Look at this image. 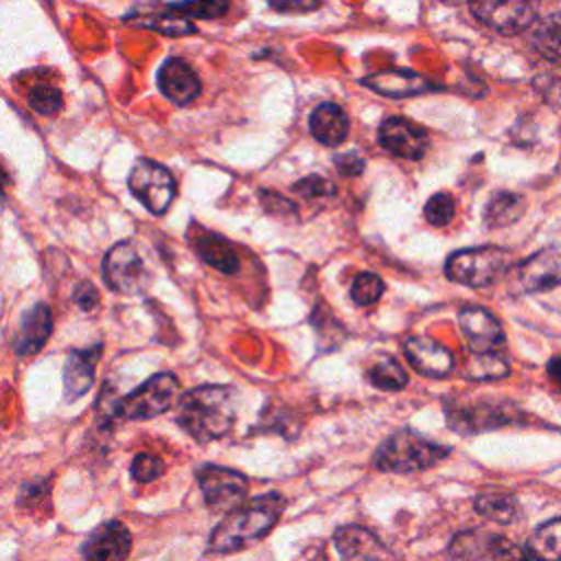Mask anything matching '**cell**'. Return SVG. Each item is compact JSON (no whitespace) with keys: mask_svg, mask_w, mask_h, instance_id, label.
Instances as JSON below:
<instances>
[{"mask_svg":"<svg viewBox=\"0 0 561 561\" xmlns=\"http://www.w3.org/2000/svg\"><path fill=\"white\" fill-rule=\"evenodd\" d=\"M283 508L285 497L276 491L243 502L239 508L226 513V517L215 526L208 539V550L217 554H228L252 546L274 528Z\"/></svg>","mask_w":561,"mask_h":561,"instance_id":"6da1fadb","label":"cell"},{"mask_svg":"<svg viewBox=\"0 0 561 561\" xmlns=\"http://www.w3.org/2000/svg\"><path fill=\"white\" fill-rule=\"evenodd\" d=\"M178 425L197 440H217L234 423V390L206 383L184 392L175 412Z\"/></svg>","mask_w":561,"mask_h":561,"instance_id":"7a4b0ae2","label":"cell"},{"mask_svg":"<svg viewBox=\"0 0 561 561\" xmlns=\"http://www.w3.org/2000/svg\"><path fill=\"white\" fill-rule=\"evenodd\" d=\"M447 454L449 447L438 445L414 430H399L377 447L375 467L388 473H414L438 465Z\"/></svg>","mask_w":561,"mask_h":561,"instance_id":"3957f363","label":"cell"},{"mask_svg":"<svg viewBox=\"0 0 561 561\" xmlns=\"http://www.w3.org/2000/svg\"><path fill=\"white\" fill-rule=\"evenodd\" d=\"M178 386H180V381L173 373L151 375L136 390L121 397L112 405L110 416H118L125 421H147L158 414H164L175 401Z\"/></svg>","mask_w":561,"mask_h":561,"instance_id":"277c9868","label":"cell"},{"mask_svg":"<svg viewBox=\"0 0 561 561\" xmlns=\"http://www.w3.org/2000/svg\"><path fill=\"white\" fill-rule=\"evenodd\" d=\"M508 265V252L495 245H478L456 250L447 263L445 274L449 280L469 285V287H486L495 283Z\"/></svg>","mask_w":561,"mask_h":561,"instance_id":"5b68a950","label":"cell"},{"mask_svg":"<svg viewBox=\"0 0 561 561\" xmlns=\"http://www.w3.org/2000/svg\"><path fill=\"white\" fill-rule=\"evenodd\" d=\"M129 191L149 213L164 215L175 197V180L167 167L140 158L129 173Z\"/></svg>","mask_w":561,"mask_h":561,"instance_id":"8992f818","label":"cell"},{"mask_svg":"<svg viewBox=\"0 0 561 561\" xmlns=\"http://www.w3.org/2000/svg\"><path fill=\"white\" fill-rule=\"evenodd\" d=\"M197 484L204 502L215 513H230L245 502L248 478L234 469L204 465L197 469Z\"/></svg>","mask_w":561,"mask_h":561,"instance_id":"52a82bcc","label":"cell"},{"mask_svg":"<svg viewBox=\"0 0 561 561\" xmlns=\"http://www.w3.org/2000/svg\"><path fill=\"white\" fill-rule=\"evenodd\" d=\"M469 9L500 35H517L535 22L533 0H469Z\"/></svg>","mask_w":561,"mask_h":561,"instance_id":"ba28073f","label":"cell"},{"mask_svg":"<svg viewBox=\"0 0 561 561\" xmlns=\"http://www.w3.org/2000/svg\"><path fill=\"white\" fill-rule=\"evenodd\" d=\"M561 285V250L543 248L511 272V287L522 294L546 291Z\"/></svg>","mask_w":561,"mask_h":561,"instance_id":"9c48e42d","label":"cell"},{"mask_svg":"<svg viewBox=\"0 0 561 561\" xmlns=\"http://www.w3.org/2000/svg\"><path fill=\"white\" fill-rule=\"evenodd\" d=\"M147 274L138 250L129 241H121L107 250L103 259V280L118 294H134L142 287Z\"/></svg>","mask_w":561,"mask_h":561,"instance_id":"30bf717a","label":"cell"},{"mask_svg":"<svg viewBox=\"0 0 561 561\" xmlns=\"http://www.w3.org/2000/svg\"><path fill=\"white\" fill-rule=\"evenodd\" d=\"M333 543L342 561H401V557L373 530L357 524L335 528Z\"/></svg>","mask_w":561,"mask_h":561,"instance_id":"8fae6325","label":"cell"},{"mask_svg":"<svg viewBox=\"0 0 561 561\" xmlns=\"http://www.w3.org/2000/svg\"><path fill=\"white\" fill-rule=\"evenodd\" d=\"M131 552V533L118 522L99 524L81 543L83 561H127Z\"/></svg>","mask_w":561,"mask_h":561,"instance_id":"7c38bea8","label":"cell"},{"mask_svg":"<svg viewBox=\"0 0 561 561\" xmlns=\"http://www.w3.org/2000/svg\"><path fill=\"white\" fill-rule=\"evenodd\" d=\"M377 138L386 151H390L397 158H405V160H421L430 145L427 131L401 116L386 118L379 125Z\"/></svg>","mask_w":561,"mask_h":561,"instance_id":"4fadbf2b","label":"cell"},{"mask_svg":"<svg viewBox=\"0 0 561 561\" xmlns=\"http://www.w3.org/2000/svg\"><path fill=\"white\" fill-rule=\"evenodd\" d=\"M517 416L515 410L506 403H473V405H447L449 425L462 434L486 432L506 423H513Z\"/></svg>","mask_w":561,"mask_h":561,"instance_id":"5bb4252c","label":"cell"},{"mask_svg":"<svg viewBox=\"0 0 561 561\" xmlns=\"http://www.w3.org/2000/svg\"><path fill=\"white\" fill-rule=\"evenodd\" d=\"M458 322L471 353H500L504 331L491 311L482 307H465L458 313Z\"/></svg>","mask_w":561,"mask_h":561,"instance_id":"9a60e30c","label":"cell"},{"mask_svg":"<svg viewBox=\"0 0 561 561\" xmlns=\"http://www.w3.org/2000/svg\"><path fill=\"white\" fill-rule=\"evenodd\" d=\"M403 355L416 373L432 377V379L447 377L456 364L454 355L447 346H443L436 340L425 337V335H410L403 342Z\"/></svg>","mask_w":561,"mask_h":561,"instance_id":"2e32d148","label":"cell"},{"mask_svg":"<svg viewBox=\"0 0 561 561\" xmlns=\"http://www.w3.org/2000/svg\"><path fill=\"white\" fill-rule=\"evenodd\" d=\"M158 88L171 103L186 105L199 96L202 81L184 59L169 57L158 70Z\"/></svg>","mask_w":561,"mask_h":561,"instance_id":"e0dca14e","label":"cell"},{"mask_svg":"<svg viewBox=\"0 0 561 561\" xmlns=\"http://www.w3.org/2000/svg\"><path fill=\"white\" fill-rule=\"evenodd\" d=\"M53 333V313L48 305L37 302L31 309H26L20 318L18 331L13 335V353L20 357L35 355L44 348Z\"/></svg>","mask_w":561,"mask_h":561,"instance_id":"ac0fdd59","label":"cell"},{"mask_svg":"<svg viewBox=\"0 0 561 561\" xmlns=\"http://www.w3.org/2000/svg\"><path fill=\"white\" fill-rule=\"evenodd\" d=\"M103 344L90 348H75L68 353L64 364V397L66 401L81 399L94 383V370L101 359Z\"/></svg>","mask_w":561,"mask_h":561,"instance_id":"d6986e66","label":"cell"},{"mask_svg":"<svg viewBox=\"0 0 561 561\" xmlns=\"http://www.w3.org/2000/svg\"><path fill=\"white\" fill-rule=\"evenodd\" d=\"M511 541L497 533L484 528H471L456 533L447 546V552L458 561H480L484 557H500Z\"/></svg>","mask_w":561,"mask_h":561,"instance_id":"ffe728a7","label":"cell"},{"mask_svg":"<svg viewBox=\"0 0 561 561\" xmlns=\"http://www.w3.org/2000/svg\"><path fill=\"white\" fill-rule=\"evenodd\" d=\"M362 83L366 88H370L373 92H379L390 99L416 96V94L434 88L423 75H419L414 70H381V72L364 77Z\"/></svg>","mask_w":561,"mask_h":561,"instance_id":"44dd1931","label":"cell"},{"mask_svg":"<svg viewBox=\"0 0 561 561\" xmlns=\"http://www.w3.org/2000/svg\"><path fill=\"white\" fill-rule=\"evenodd\" d=\"M123 22H127L131 26H142V28H149V31H158V33L171 35V37L193 35L197 31L195 24L186 15L173 11L169 4H167V9H149V11L134 9L131 13H127L123 18Z\"/></svg>","mask_w":561,"mask_h":561,"instance_id":"7402d4cb","label":"cell"},{"mask_svg":"<svg viewBox=\"0 0 561 561\" xmlns=\"http://www.w3.org/2000/svg\"><path fill=\"white\" fill-rule=\"evenodd\" d=\"M313 138L327 147H340L348 136V116L337 103L324 101L309 116Z\"/></svg>","mask_w":561,"mask_h":561,"instance_id":"603a6c76","label":"cell"},{"mask_svg":"<svg viewBox=\"0 0 561 561\" xmlns=\"http://www.w3.org/2000/svg\"><path fill=\"white\" fill-rule=\"evenodd\" d=\"M193 248L197 250V254L215 270H219L221 274H234L241 265L239 254L234 252V248L219 234L215 232H204L199 230L193 239H191Z\"/></svg>","mask_w":561,"mask_h":561,"instance_id":"cb8c5ba5","label":"cell"},{"mask_svg":"<svg viewBox=\"0 0 561 561\" xmlns=\"http://www.w3.org/2000/svg\"><path fill=\"white\" fill-rule=\"evenodd\" d=\"M524 210H526V202L522 195L500 191L489 199L484 210V221L489 228H502V226L515 224L524 215Z\"/></svg>","mask_w":561,"mask_h":561,"instance_id":"d4e9b609","label":"cell"},{"mask_svg":"<svg viewBox=\"0 0 561 561\" xmlns=\"http://www.w3.org/2000/svg\"><path fill=\"white\" fill-rule=\"evenodd\" d=\"M528 554L535 561H561V517L541 524L530 535Z\"/></svg>","mask_w":561,"mask_h":561,"instance_id":"484cf974","label":"cell"},{"mask_svg":"<svg viewBox=\"0 0 561 561\" xmlns=\"http://www.w3.org/2000/svg\"><path fill=\"white\" fill-rule=\"evenodd\" d=\"M473 508L495 524H508L517 515V500L506 491H482L476 495Z\"/></svg>","mask_w":561,"mask_h":561,"instance_id":"4316f807","label":"cell"},{"mask_svg":"<svg viewBox=\"0 0 561 561\" xmlns=\"http://www.w3.org/2000/svg\"><path fill=\"white\" fill-rule=\"evenodd\" d=\"M533 46L548 61H561V11L546 15L535 26Z\"/></svg>","mask_w":561,"mask_h":561,"instance_id":"83f0119b","label":"cell"},{"mask_svg":"<svg viewBox=\"0 0 561 561\" xmlns=\"http://www.w3.org/2000/svg\"><path fill=\"white\" fill-rule=\"evenodd\" d=\"M465 375L476 381H489V379H502L508 375V362L502 353H471L467 359Z\"/></svg>","mask_w":561,"mask_h":561,"instance_id":"f1b7e54d","label":"cell"},{"mask_svg":"<svg viewBox=\"0 0 561 561\" xmlns=\"http://www.w3.org/2000/svg\"><path fill=\"white\" fill-rule=\"evenodd\" d=\"M368 381L379 390H401L408 383V373L394 357H381L366 370Z\"/></svg>","mask_w":561,"mask_h":561,"instance_id":"f546056e","label":"cell"},{"mask_svg":"<svg viewBox=\"0 0 561 561\" xmlns=\"http://www.w3.org/2000/svg\"><path fill=\"white\" fill-rule=\"evenodd\" d=\"M383 280L373 272H359L351 285V298L359 307L375 305L383 294Z\"/></svg>","mask_w":561,"mask_h":561,"instance_id":"4dcf8cb0","label":"cell"},{"mask_svg":"<svg viewBox=\"0 0 561 561\" xmlns=\"http://www.w3.org/2000/svg\"><path fill=\"white\" fill-rule=\"evenodd\" d=\"M173 11L182 15H193V18H221L230 9V0H178L169 4Z\"/></svg>","mask_w":561,"mask_h":561,"instance_id":"1f68e13d","label":"cell"},{"mask_svg":"<svg viewBox=\"0 0 561 561\" xmlns=\"http://www.w3.org/2000/svg\"><path fill=\"white\" fill-rule=\"evenodd\" d=\"M28 105L42 116H55L64 107V96L53 85H35L28 92Z\"/></svg>","mask_w":561,"mask_h":561,"instance_id":"d6a6232c","label":"cell"},{"mask_svg":"<svg viewBox=\"0 0 561 561\" xmlns=\"http://www.w3.org/2000/svg\"><path fill=\"white\" fill-rule=\"evenodd\" d=\"M454 213H456V204L449 193H434L425 202V219L432 226H447L454 219Z\"/></svg>","mask_w":561,"mask_h":561,"instance_id":"836d02e7","label":"cell"},{"mask_svg":"<svg viewBox=\"0 0 561 561\" xmlns=\"http://www.w3.org/2000/svg\"><path fill=\"white\" fill-rule=\"evenodd\" d=\"M129 471L136 482L145 484V482H153L158 476H162L164 462H162V458H158L153 454H136Z\"/></svg>","mask_w":561,"mask_h":561,"instance_id":"e575fe53","label":"cell"},{"mask_svg":"<svg viewBox=\"0 0 561 561\" xmlns=\"http://www.w3.org/2000/svg\"><path fill=\"white\" fill-rule=\"evenodd\" d=\"M291 191L298 193L302 199H320V197L335 195V186L322 175H307V178L298 180L291 186Z\"/></svg>","mask_w":561,"mask_h":561,"instance_id":"d590c367","label":"cell"},{"mask_svg":"<svg viewBox=\"0 0 561 561\" xmlns=\"http://www.w3.org/2000/svg\"><path fill=\"white\" fill-rule=\"evenodd\" d=\"M333 167H335L342 175H359V173L364 171V160H362L355 151L335 153V156H333Z\"/></svg>","mask_w":561,"mask_h":561,"instance_id":"8d00e7d4","label":"cell"},{"mask_svg":"<svg viewBox=\"0 0 561 561\" xmlns=\"http://www.w3.org/2000/svg\"><path fill=\"white\" fill-rule=\"evenodd\" d=\"M322 0H267V4L278 13H307L320 7Z\"/></svg>","mask_w":561,"mask_h":561,"instance_id":"74e56055","label":"cell"},{"mask_svg":"<svg viewBox=\"0 0 561 561\" xmlns=\"http://www.w3.org/2000/svg\"><path fill=\"white\" fill-rule=\"evenodd\" d=\"M75 302L79 305V309L92 311V309L96 307V302H99V291L94 289V285L81 283V285L77 287V291H75Z\"/></svg>","mask_w":561,"mask_h":561,"instance_id":"f35d334b","label":"cell"},{"mask_svg":"<svg viewBox=\"0 0 561 561\" xmlns=\"http://www.w3.org/2000/svg\"><path fill=\"white\" fill-rule=\"evenodd\" d=\"M261 202H263V206H276V213L280 215V217H296V208H294V204L291 202H287L285 197H280V195H276V193H272V191H261Z\"/></svg>","mask_w":561,"mask_h":561,"instance_id":"ab89813d","label":"cell"},{"mask_svg":"<svg viewBox=\"0 0 561 561\" xmlns=\"http://www.w3.org/2000/svg\"><path fill=\"white\" fill-rule=\"evenodd\" d=\"M548 377L561 388V355H557L548 362Z\"/></svg>","mask_w":561,"mask_h":561,"instance_id":"60d3db41","label":"cell"},{"mask_svg":"<svg viewBox=\"0 0 561 561\" xmlns=\"http://www.w3.org/2000/svg\"><path fill=\"white\" fill-rule=\"evenodd\" d=\"M313 561H324V559H322V557H318V559H313Z\"/></svg>","mask_w":561,"mask_h":561,"instance_id":"b9f144b4","label":"cell"}]
</instances>
